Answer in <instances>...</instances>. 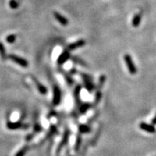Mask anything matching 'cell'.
Here are the masks:
<instances>
[{
  "label": "cell",
  "mask_w": 156,
  "mask_h": 156,
  "mask_svg": "<svg viewBox=\"0 0 156 156\" xmlns=\"http://www.w3.org/2000/svg\"><path fill=\"white\" fill-rule=\"evenodd\" d=\"M80 75L83 79L84 86H85V89H86L89 93H92L93 90L95 89V85L93 83V77H91L90 75H87V74L81 73Z\"/></svg>",
  "instance_id": "1"
},
{
  "label": "cell",
  "mask_w": 156,
  "mask_h": 156,
  "mask_svg": "<svg viewBox=\"0 0 156 156\" xmlns=\"http://www.w3.org/2000/svg\"><path fill=\"white\" fill-rule=\"evenodd\" d=\"M124 62H125L126 67L128 68L129 72L131 75H135L136 73V67L134 64L133 60H132V56L129 54H126L124 56Z\"/></svg>",
  "instance_id": "2"
},
{
  "label": "cell",
  "mask_w": 156,
  "mask_h": 156,
  "mask_svg": "<svg viewBox=\"0 0 156 156\" xmlns=\"http://www.w3.org/2000/svg\"><path fill=\"white\" fill-rule=\"evenodd\" d=\"M7 58L12 60V62H14L15 63L18 64V65L21 66L23 67H28V62L26 59L25 58L20 57L18 56L15 55V54H9L7 56Z\"/></svg>",
  "instance_id": "3"
},
{
  "label": "cell",
  "mask_w": 156,
  "mask_h": 156,
  "mask_svg": "<svg viewBox=\"0 0 156 156\" xmlns=\"http://www.w3.org/2000/svg\"><path fill=\"white\" fill-rule=\"evenodd\" d=\"M62 101L61 90L57 85L53 87V104L54 106H58L60 104Z\"/></svg>",
  "instance_id": "4"
},
{
  "label": "cell",
  "mask_w": 156,
  "mask_h": 156,
  "mask_svg": "<svg viewBox=\"0 0 156 156\" xmlns=\"http://www.w3.org/2000/svg\"><path fill=\"white\" fill-rule=\"evenodd\" d=\"M7 126L9 129L10 130H15L19 129H26L28 128V124H25L21 122H8L7 123Z\"/></svg>",
  "instance_id": "5"
},
{
  "label": "cell",
  "mask_w": 156,
  "mask_h": 156,
  "mask_svg": "<svg viewBox=\"0 0 156 156\" xmlns=\"http://www.w3.org/2000/svg\"><path fill=\"white\" fill-rule=\"evenodd\" d=\"M69 136H70V132L69 131V130H66V131L64 132V135H63V137H62V141H61V142H60L59 145H58V147L57 148V151H56V153L59 154L60 152L62 151V148H63L64 146L67 145L68 141H69Z\"/></svg>",
  "instance_id": "6"
},
{
  "label": "cell",
  "mask_w": 156,
  "mask_h": 156,
  "mask_svg": "<svg viewBox=\"0 0 156 156\" xmlns=\"http://www.w3.org/2000/svg\"><path fill=\"white\" fill-rule=\"evenodd\" d=\"M139 127L140 129L142 130V131L148 132V133L153 134L156 132V129L153 124H147V123H145V122L140 123V125H139Z\"/></svg>",
  "instance_id": "7"
},
{
  "label": "cell",
  "mask_w": 156,
  "mask_h": 156,
  "mask_svg": "<svg viewBox=\"0 0 156 156\" xmlns=\"http://www.w3.org/2000/svg\"><path fill=\"white\" fill-rule=\"evenodd\" d=\"M70 57H71V56H70L69 51L65 49L61 54H60L59 56H58L57 59L58 64V65H62V64L65 63L69 58H70Z\"/></svg>",
  "instance_id": "8"
},
{
  "label": "cell",
  "mask_w": 156,
  "mask_h": 156,
  "mask_svg": "<svg viewBox=\"0 0 156 156\" xmlns=\"http://www.w3.org/2000/svg\"><path fill=\"white\" fill-rule=\"evenodd\" d=\"M85 44H86V43H85V40H83V39H80V40H78L77 41L70 44L69 46H67V49L69 50L70 51H73V50L77 49V48L83 47V46H85Z\"/></svg>",
  "instance_id": "9"
},
{
  "label": "cell",
  "mask_w": 156,
  "mask_h": 156,
  "mask_svg": "<svg viewBox=\"0 0 156 156\" xmlns=\"http://www.w3.org/2000/svg\"><path fill=\"white\" fill-rule=\"evenodd\" d=\"M54 15L56 20H57L62 25L66 26V25H68V20L65 17H64L63 15L60 14V13L57 12H54Z\"/></svg>",
  "instance_id": "10"
},
{
  "label": "cell",
  "mask_w": 156,
  "mask_h": 156,
  "mask_svg": "<svg viewBox=\"0 0 156 156\" xmlns=\"http://www.w3.org/2000/svg\"><path fill=\"white\" fill-rule=\"evenodd\" d=\"M32 77L33 80H34L35 84H36V85L37 88H38V90L39 93H40L41 94L46 95V93H47V88H46L44 85H43L41 83H39L38 80L36 79V77Z\"/></svg>",
  "instance_id": "11"
},
{
  "label": "cell",
  "mask_w": 156,
  "mask_h": 156,
  "mask_svg": "<svg viewBox=\"0 0 156 156\" xmlns=\"http://www.w3.org/2000/svg\"><path fill=\"white\" fill-rule=\"evenodd\" d=\"M141 20H142L141 13H137V14H136L134 16L133 19H132V26L134 27V28L138 27L140 25V23H141Z\"/></svg>",
  "instance_id": "12"
},
{
  "label": "cell",
  "mask_w": 156,
  "mask_h": 156,
  "mask_svg": "<svg viewBox=\"0 0 156 156\" xmlns=\"http://www.w3.org/2000/svg\"><path fill=\"white\" fill-rule=\"evenodd\" d=\"M91 104L90 103H84L80 105L79 112L81 114H85L90 108Z\"/></svg>",
  "instance_id": "13"
},
{
  "label": "cell",
  "mask_w": 156,
  "mask_h": 156,
  "mask_svg": "<svg viewBox=\"0 0 156 156\" xmlns=\"http://www.w3.org/2000/svg\"><path fill=\"white\" fill-rule=\"evenodd\" d=\"M82 90V86L80 85H77L74 90V97L75 100L77 103L80 102V93Z\"/></svg>",
  "instance_id": "14"
},
{
  "label": "cell",
  "mask_w": 156,
  "mask_h": 156,
  "mask_svg": "<svg viewBox=\"0 0 156 156\" xmlns=\"http://www.w3.org/2000/svg\"><path fill=\"white\" fill-rule=\"evenodd\" d=\"M78 130H79V132L80 134H87L90 132L91 129L88 125H86V124H81L78 127Z\"/></svg>",
  "instance_id": "15"
},
{
  "label": "cell",
  "mask_w": 156,
  "mask_h": 156,
  "mask_svg": "<svg viewBox=\"0 0 156 156\" xmlns=\"http://www.w3.org/2000/svg\"><path fill=\"white\" fill-rule=\"evenodd\" d=\"M0 56H1L2 59L3 61H5V60H6L7 58L6 49L2 42H0Z\"/></svg>",
  "instance_id": "16"
},
{
  "label": "cell",
  "mask_w": 156,
  "mask_h": 156,
  "mask_svg": "<svg viewBox=\"0 0 156 156\" xmlns=\"http://www.w3.org/2000/svg\"><path fill=\"white\" fill-rule=\"evenodd\" d=\"M106 77L105 75H101L99 77L98 83V90H101L102 88L103 85H104L105 83H106Z\"/></svg>",
  "instance_id": "17"
},
{
  "label": "cell",
  "mask_w": 156,
  "mask_h": 156,
  "mask_svg": "<svg viewBox=\"0 0 156 156\" xmlns=\"http://www.w3.org/2000/svg\"><path fill=\"white\" fill-rule=\"evenodd\" d=\"M71 58H72V60H73V62H75V64H79V65H81V66H83V67H86L87 66L86 63H85V62H84L83 59L78 58L77 56H72Z\"/></svg>",
  "instance_id": "18"
},
{
  "label": "cell",
  "mask_w": 156,
  "mask_h": 156,
  "mask_svg": "<svg viewBox=\"0 0 156 156\" xmlns=\"http://www.w3.org/2000/svg\"><path fill=\"white\" fill-rule=\"evenodd\" d=\"M62 75H63V76L64 77V78H65L66 80V82H67V83L69 85H72L74 83V80L72 78L71 76H70L69 74H67V73H65L64 71H62Z\"/></svg>",
  "instance_id": "19"
},
{
  "label": "cell",
  "mask_w": 156,
  "mask_h": 156,
  "mask_svg": "<svg viewBox=\"0 0 156 156\" xmlns=\"http://www.w3.org/2000/svg\"><path fill=\"white\" fill-rule=\"evenodd\" d=\"M29 149L28 145H25L24 147H23L18 152H17V153L15 154V156H25L27 152H28Z\"/></svg>",
  "instance_id": "20"
},
{
  "label": "cell",
  "mask_w": 156,
  "mask_h": 156,
  "mask_svg": "<svg viewBox=\"0 0 156 156\" xmlns=\"http://www.w3.org/2000/svg\"><path fill=\"white\" fill-rule=\"evenodd\" d=\"M82 144V136L81 135H77V139H76L75 145V151L77 152L80 150Z\"/></svg>",
  "instance_id": "21"
},
{
  "label": "cell",
  "mask_w": 156,
  "mask_h": 156,
  "mask_svg": "<svg viewBox=\"0 0 156 156\" xmlns=\"http://www.w3.org/2000/svg\"><path fill=\"white\" fill-rule=\"evenodd\" d=\"M101 98H102V93H101V90H97L96 93H95V104L97 105L98 103H99L101 100Z\"/></svg>",
  "instance_id": "22"
},
{
  "label": "cell",
  "mask_w": 156,
  "mask_h": 156,
  "mask_svg": "<svg viewBox=\"0 0 156 156\" xmlns=\"http://www.w3.org/2000/svg\"><path fill=\"white\" fill-rule=\"evenodd\" d=\"M15 39H16V36L14 34H12V35H9L6 38V41H7V43H9V44H12V43L15 42Z\"/></svg>",
  "instance_id": "23"
},
{
  "label": "cell",
  "mask_w": 156,
  "mask_h": 156,
  "mask_svg": "<svg viewBox=\"0 0 156 156\" xmlns=\"http://www.w3.org/2000/svg\"><path fill=\"white\" fill-rule=\"evenodd\" d=\"M9 7H10V8L12 9H16L19 6V4L16 0H10V1H9Z\"/></svg>",
  "instance_id": "24"
},
{
  "label": "cell",
  "mask_w": 156,
  "mask_h": 156,
  "mask_svg": "<svg viewBox=\"0 0 156 156\" xmlns=\"http://www.w3.org/2000/svg\"><path fill=\"white\" fill-rule=\"evenodd\" d=\"M34 130L35 132H39L41 131H42V128H41V126L39 125L38 123H36V124L34 125Z\"/></svg>",
  "instance_id": "25"
},
{
  "label": "cell",
  "mask_w": 156,
  "mask_h": 156,
  "mask_svg": "<svg viewBox=\"0 0 156 156\" xmlns=\"http://www.w3.org/2000/svg\"><path fill=\"white\" fill-rule=\"evenodd\" d=\"M33 137H34V134H29V135L27 136V137H26V141L30 142V140L33 139Z\"/></svg>",
  "instance_id": "26"
},
{
  "label": "cell",
  "mask_w": 156,
  "mask_h": 156,
  "mask_svg": "<svg viewBox=\"0 0 156 156\" xmlns=\"http://www.w3.org/2000/svg\"><path fill=\"white\" fill-rule=\"evenodd\" d=\"M152 124H153L154 126L156 125V114L155 116H154V118L153 119V120H152Z\"/></svg>",
  "instance_id": "27"
},
{
  "label": "cell",
  "mask_w": 156,
  "mask_h": 156,
  "mask_svg": "<svg viewBox=\"0 0 156 156\" xmlns=\"http://www.w3.org/2000/svg\"><path fill=\"white\" fill-rule=\"evenodd\" d=\"M76 73H77V70H76V69H72L71 71L69 72V74L70 75H74V74H75Z\"/></svg>",
  "instance_id": "28"
}]
</instances>
